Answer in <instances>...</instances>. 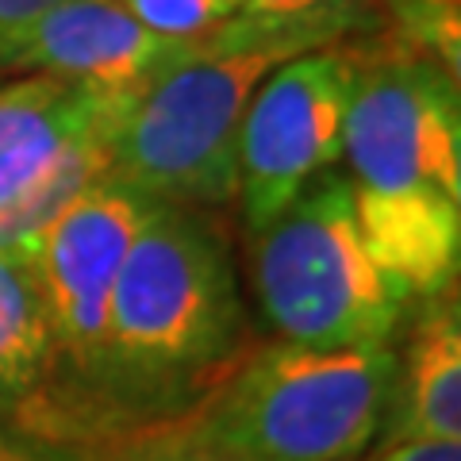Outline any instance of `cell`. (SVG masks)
<instances>
[{"label": "cell", "instance_id": "5", "mask_svg": "<svg viewBox=\"0 0 461 461\" xmlns=\"http://www.w3.org/2000/svg\"><path fill=\"white\" fill-rule=\"evenodd\" d=\"M158 200L120 177L89 185L27 254L50 327V377L35 435L50 442L96 446L104 420V346L112 293L139 230Z\"/></svg>", "mask_w": 461, "mask_h": 461}, {"label": "cell", "instance_id": "19", "mask_svg": "<svg viewBox=\"0 0 461 461\" xmlns=\"http://www.w3.org/2000/svg\"><path fill=\"white\" fill-rule=\"evenodd\" d=\"M35 461H42V457H35Z\"/></svg>", "mask_w": 461, "mask_h": 461}, {"label": "cell", "instance_id": "18", "mask_svg": "<svg viewBox=\"0 0 461 461\" xmlns=\"http://www.w3.org/2000/svg\"><path fill=\"white\" fill-rule=\"evenodd\" d=\"M427 5H435V8H454V12H461V8H457L461 0H427Z\"/></svg>", "mask_w": 461, "mask_h": 461}, {"label": "cell", "instance_id": "14", "mask_svg": "<svg viewBox=\"0 0 461 461\" xmlns=\"http://www.w3.org/2000/svg\"><path fill=\"white\" fill-rule=\"evenodd\" d=\"M366 461H461V442H438V438L381 442Z\"/></svg>", "mask_w": 461, "mask_h": 461}, {"label": "cell", "instance_id": "17", "mask_svg": "<svg viewBox=\"0 0 461 461\" xmlns=\"http://www.w3.org/2000/svg\"><path fill=\"white\" fill-rule=\"evenodd\" d=\"M39 454H32V450H23L20 442H12L8 435H5V427H0V461H35Z\"/></svg>", "mask_w": 461, "mask_h": 461}, {"label": "cell", "instance_id": "7", "mask_svg": "<svg viewBox=\"0 0 461 461\" xmlns=\"http://www.w3.org/2000/svg\"><path fill=\"white\" fill-rule=\"evenodd\" d=\"M127 96L50 77L0 85V250L27 258L58 212L108 177Z\"/></svg>", "mask_w": 461, "mask_h": 461}, {"label": "cell", "instance_id": "8", "mask_svg": "<svg viewBox=\"0 0 461 461\" xmlns=\"http://www.w3.org/2000/svg\"><path fill=\"white\" fill-rule=\"evenodd\" d=\"M362 54L346 39L293 58L258 85L235 147V200L250 235L266 230L342 158V127Z\"/></svg>", "mask_w": 461, "mask_h": 461}, {"label": "cell", "instance_id": "16", "mask_svg": "<svg viewBox=\"0 0 461 461\" xmlns=\"http://www.w3.org/2000/svg\"><path fill=\"white\" fill-rule=\"evenodd\" d=\"M58 5H66V0H0V39L23 32L27 23L47 16Z\"/></svg>", "mask_w": 461, "mask_h": 461}, {"label": "cell", "instance_id": "11", "mask_svg": "<svg viewBox=\"0 0 461 461\" xmlns=\"http://www.w3.org/2000/svg\"><path fill=\"white\" fill-rule=\"evenodd\" d=\"M50 377V327L35 269L0 250V420L32 430Z\"/></svg>", "mask_w": 461, "mask_h": 461}, {"label": "cell", "instance_id": "13", "mask_svg": "<svg viewBox=\"0 0 461 461\" xmlns=\"http://www.w3.org/2000/svg\"><path fill=\"white\" fill-rule=\"evenodd\" d=\"M147 32L173 39V42H193L200 35L223 27L227 20L242 16L247 0H120Z\"/></svg>", "mask_w": 461, "mask_h": 461}, {"label": "cell", "instance_id": "9", "mask_svg": "<svg viewBox=\"0 0 461 461\" xmlns=\"http://www.w3.org/2000/svg\"><path fill=\"white\" fill-rule=\"evenodd\" d=\"M185 42L147 32L120 0H66L0 39V74L69 81L96 93H135Z\"/></svg>", "mask_w": 461, "mask_h": 461}, {"label": "cell", "instance_id": "1", "mask_svg": "<svg viewBox=\"0 0 461 461\" xmlns=\"http://www.w3.org/2000/svg\"><path fill=\"white\" fill-rule=\"evenodd\" d=\"M239 342L242 304L223 230L200 208L158 204L112 293L108 438L193 415L230 373Z\"/></svg>", "mask_w": 461, "mask_h": 461}, {"label": "cell", "instance_id": "12", "mask_svg": "<svg viewBox=\"0 0 461 461\" xmlns=\"http://www.w3.org/2000/svg\"><path fill=\"white\" fill-rule=\"evenodd\" d=\"M93 461H239L196 435L185 420L127 430L108 442H96Z\"/></svg>", "mask_w": 461, "mask_h": 461}, {"label": "cell", "instance_id": "2", "mask_svg": "<svg viewBox=\"0 0 461 461\" xmlns=\"http://www.w3.org/2000/svg\"><path fill=\"white\" fill-rule=\"evenodd\" d=\"M369 5L242 16L200 35L127 96L108 139V177L135 185L158 204L235 200V147L250 96L273 69L373 27Z\"/></svg>", "mask_w": 461, "mask_h": 461}, {"label": "cell", "instance_id": "6", "mask_svg": "<svg viewBox=\"0 0 461 461\" xmlns=\"http://www.w3.org/2000/svg\"><path fill=\"white\" fill-rule=\"evenodd\" d=\"M254 247V288L285 342L342 350L393 342L411 293L373 262L342 173H320Z\"/></svg>", "mask_w": 461, "mask_h": 461}, {"label": "cell", "instance_id": "3", "mask_svg": "<svg viewBox=\"0 0 461 461\" xmlns=\"http://www.w3.org/2000/svg\"><path fill=\"white\" fill-rule=\"evenodd\" d=\"M342 154L373 262L411 296L450 288L461 262L457 77L403 50L362 54Z\"/></svg>", "mask_w": 461, "mask_h": 461}, {"label": "cell", "instance_id": "15", "mask_svg": "<svg viewBox=\"0 0 461 461\" xmlns=\"http://www.w3.org/2000/svg\"><path fill=\"white\" fill-rule=\"evenodd\" d=\"M350 5H369V0H247L242 12H250V16H304V12L350 8Z\"/></svg>", "mask_w": 461, "mask_h": 461}, {"label": "cell", "instance_id": "4", "mask_svg": "<svg viewBox=\"0 0 461 461\" xmlns=\"http://www.w3.org/2000/svg\"><path fill=\"white\" fill-rule=\"evenodd\" d=\"M396 342L320 350L269 342L200 400L185 423L239 461H357L381 438Z\"/></svg>", "mask_w": 461, "mask_h": 461}, {"label": "cell", "instance_id": "10", "mask_svg": "<svg viewBox=\"0 0 461 461\" xmlns=\"http://www.w3.org/2000/svg\"><path fill=\"white\" fill-rule=\"evenodd\" d=\"M381 438L461 442V304L454 285L420 296Z\"/></svg>", "mask_w": 461, "mask_h": 461}]
</instances>
